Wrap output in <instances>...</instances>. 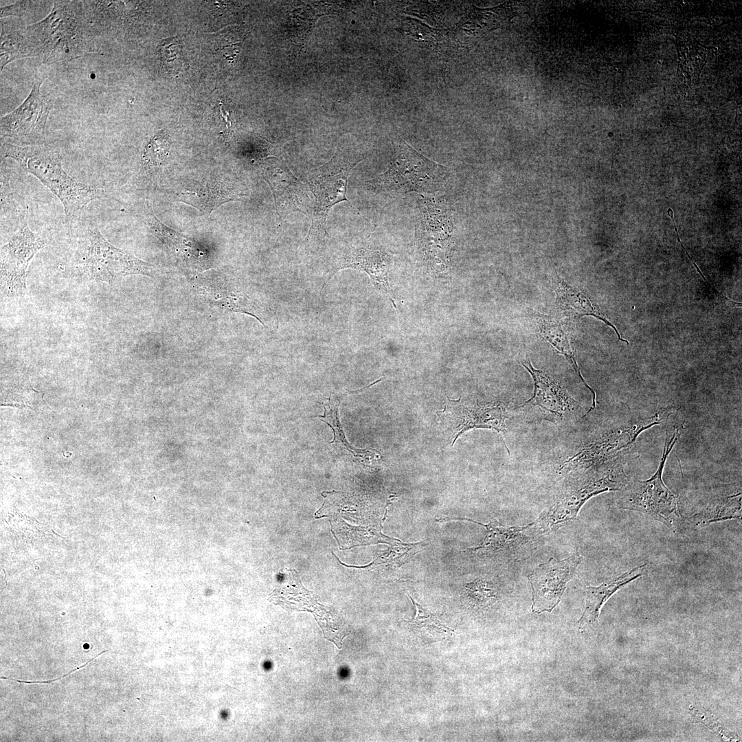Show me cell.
Here are the masks:
<instances>
[{
	"mask_svg": "<svg viewBox=\"0 0 742 742\" xmlns=\"http://www.w3.org/2000/svg\"><path fill=\"white\" fill-rule=\"evenodd\" d=\"M169 142L164 132L154 135L145 144L141 157V171L151 177L156 174L168 156Z\"/></svg>",
	"mask_w": 742,
	"mask_h": 742,
	"instance_id": "cell-26",
	"label": "cell"
},
{
	"mask_svg": "<svg viewBox=\"0 0 742 742\" xmlns=\"http://www.w3.org/2000/svg\"><path fill=\"white\" fill-rule=\"evenodd\" d=\"M407 595L416 609L414 618L411 621H407V622L413 623L418 627H426L438 632L452 631L445 625H442L438 620L436 615L431 612L426 607L422 606L416 603L409 594Z\"/></svg>",
	"mask_w": 742,
	"mask_h": 742,
	"instance_id": "cell-29",
	"label": "cell"
},
{
	"mask_svg": "<svg viewBox=\"0 0 742 742\" xmlns=\"http://www.w3.org/2000/svg\"><path fill=\"white\" fill-rule=\"evenodd\" d=\"M262 170L273 194L279 223H282L293 212L304 213L302 209L307 200L304 186L286 165L276 159L267 161Z\"/></svg>",
	"mask_w": 742,
	"mask_h": 742,
	"instance_id": "cell-15",
	"label": "cell"
},
{
	"mask_svg": "<svg viewBox=\"0 0 742 742\" xmlns=\"http://www.w3.org/2000/svg\"><path fill=\"white\" fill-rule=\"evenodd\" d=\"M452 520L469 521L482 526L486 533L477 546L465 552L475 556L502 557L506 561L528 558L536 548L543 535H546L535 520L522 526H504L493 519L487 524L469 518L440 517L437 522Z\"/></svg>",
	"mask_w": 742,
	"mask_h": 742,
	"instance_id": "cell-10",
	"label": "cell"
},
{
	"mask_svg": "<svg viewBox=\"0 0 742 742\" xmlns=\"http://www.w3.org/2000/svg\"><path fill=\"white\" fill-rule=\"evenodd\" d=\"M26 31L36 57L44 63L101 52L83 1H54L50 13Z\"/></svg>",
	"mask_w": 742,
	"mask_h": 742,
	"instance_id": "cell-1",
	"label": "cell"
},
{
	"mask_svg": "<svg viewBox=\"0 0 742 742\" xmlns=\"http://www.w3.org/2000/svg\"><path fill=\"white\" fill-rule=\"evenodd\" d=\"M539 331L541 336L549 342L559 353L563 355L568 361L570 366L574 370L577 377L592 394V407L587 410L584 416L596 407V394L584 379L581 374L580 368L577 363V356L568 335L562 327L556 322L548 319H543L539 324Z\"/></svg>",
	"mask_w": 742,
	"mask_h": 742,
	"instance_id": "cell-22",
	"label": "cell"
},
{
	"mask_svg": "<svg viewBox=\"0 0 742 742\" xmlns=\"http://www.w3.org/2000/svg\"><path fill=\"white\" fill-rule=\"evenodd\" d=\"M582 561L583 556L577 550L564 559L551 557L530 572L528 578L532 588L533 613L551 612L559 604Z\"/></svg>",
	"mask_w": 742,
	"mask_h": 742,
	"instance_id": "cell-13",
	"label": "cell"
},
{
	"mask_svg": "<svg viewBox=\"0 0 742 742\" xmlns=\"http://www.w3.org/2000/svg\"><path fill=\"white\" fill-rule=\"evenodd\" d=\"M522 366L530 374L534 382L532 396L517 406L528 418L562 425L574 419L580 409L579 403L554 379L533 367L530 361Z\"/></svg>",
	"mask_w": 742,
	"mask_h": 742,
	"instance_id": "cell-12",
	"label": "cell"
},
{
	"mask_svg": "<svg viewBox=\"0 0 742 742\" xmlns=\"http://www.w3.org/2000/svg\"><path fill=\"white\" fill-rule=\"evenodd\" d=\"M362 159L350 152L337 150L333 157L310 178L308 188L315 201L308 235L314 229L325 232L326 221L330 209L340 202L350 203L346 197L348 177Z\"/></svg>",
	"mask_w": 742,
	"mask_h": 742,
	"instance_id": "cell-9",
	"label": "cell"
},
{
	"mask_svg": "<svg viewBox=\"0 0 742 742\" xmlns=\"http://www.w3.org/2000/svg\"><path fill=\"white\" fill-rule=\"evenodd\" d=\"M582 473V478L561 491L535 519L546 535L575 519L590 498L605 492L622 491L630 482L622 462L606 470Z\"/></svg>",
	"mask_w": 742,
	"mask_h": 742,
	"instance_id": "cell-6",
	"label": "cell"
},
{
	"mask_svg": "<svg viewBox=\"0 0 742 742\" xmlns=\"http://www.w3.org/2000/svg\"><path fill=\"white\" fill-rule=\"evenodd\" d=\"M679 429L665 440L659 466L654 474L646 480L629 482L618 500L620 508L647 513L675 531L684 521L676 495L665 485L662 473L666 459L675 445Z\"/></svg>",
	"mask_w": 742,
	"mask_h": 742,
	"instance_id": "cell-7",
	"label": "cell"
},
{
	"mask_svg": "<svg viewBox=\"0 0 742 742\" xmlns=\"http://www.w3.org/2000/svg\"><path fill=\"white\" fill-rule=\"evenodd\" d=\"M741 517V493L717 499L709 503L701 511L686 517L694 527H704L711 523L739 519Z\"/></svg>",
	"mask_w": 742,
	"mask_h": 742,
	"instance_id": "cell-25",
	"label": "cell"
},
{
	"mask_svg": "<svg viewBox=\"0 0 742 742\" xmlns=\"http://www.w3.org/2000/svg\"><path fill=\"white\" fill-rule=\"evenodd\" d=\"M0 68L16 59L36 56L26 26L1 22Z\"/></svg>",
	"mask_w": 742,
	"mask_h": 742,
	"instance_id": "cell-24",
	"label": "cell"
},
{
	"mask_svg": "<svg viewBox=\"0 0 742 742\" xmlns=\"http://www.w3.org/2000/svg\"><path fill=\"white\" fill-rule=\"evenodd\" d=\"M144 210L142 217L144 223L150 229L168 250L172 251L178 258L190 261L196 265L204 257V252L191 238L184 236L162 224L154 215L149 205Z\"/></svg>",
	"mask_w": 742,
	"mask_h": 742,
	"instance_id": "cell-21",
	"label": "cell"
},
{
	"mask_svg": "<svg viewBox=\"0 0 742 742\" xmlns=\"http://www.w3.org/2000/svg\"><path fill=\"white\" fill-rule=\"evenodd\" d=\"M49 229L32 232L27 223V209L17 219L16 229L1 249V290L3 294L19 296L26 291V271L35 254L50 244Z\"/></svg>",
	"mask_w": 742,
	"mask_h": 742,
	"instance_id": "cell-8",
	"label": "cell"
},
{
	"mask_svg": "<svg viewBox=\"0 0 742 742\" xmlns=\"http://www.w3.org/2000/svg\"><path fill=\"white\" fill-rule=\"evenodd\" d=\"M245 194L219 181L207 180L178 194L179 200L205 214L231 201L240 200Z\"/></svg>",
	"mask_w": 742,
	"mask_h": 742,
	"instance_id": "cell-20",
	"label": "cell"
},
{
	"mask_svg": "<svg viewBox=\"0 0 742 742\" xmlns=\"http://www.w3.org/2000/svg\"><path fill=\"white\" fill-rule=\"evenodd\" d=\"M647 567V563H644L625 572L610 583L595 587L587 586L585 591V609L578 621L579 629L584 631L596 626L600 611L604 603L621 587L642 576Z\"/></svg>",
	"mask_w": 742,
	"mask_h": 742,
	"instance_id": "cell-19",
	"label": "cell"
},
{
	"mask_svg": "<svg viewBox=\"0 0 742 742\" xmlns=\"http://www.w3.org/2000/svg\"><path fill=\"white\" fill-rule=\"evenodd\" d=\"M392 260V256L387 251L379 248L373 247L369 243H364L357 247L351 249L343 258L340 265L326 282L337 271L344 269L352 268L363 271L371 277L379 289L383 291L390 297L394 304L393 300L390 296V287L387 281V274ZM394 306L396 308L395 305Z\"/></svg>",
	"mask_w": 742,
	"mask_h": 742,
	"instance_id": "cell-17",
	"label": "cell"
},
{
	"mask_svg": "<svg viewBox=\"0 0 742 742\" xmlns=\"http://www.w3.org/2000/svg\"><path fill=\"white\" fill-rule=\"evenodd\" d=\"M42 80L36 79L25 101L0 120L1 136L12 144L27 146L47 144L45 128L48 115L54 104L51 93L41 94Z\"/></svg>",
	"mask_w": 742,
	"mask_h": 742,
	"instance_id": "cell-11",
	"label": "cell"
},
{
	"mask_svg": "<svg viewBox=\"0 0 742 742\" xmlns=\"http://www.w3.org/2000/svg\"><path fill=\"white\" fill-rule=\"evenodd\" d=\"M394 155L383 173L363 182L370 190L383 193H434L445 185L449 168L435 162L412 148L402 138L394 141Z\"/></svg>",
	"mask_w": 742,
	"mask_h": 742,
	"instance_id": "cell-5",
	"label": "cell"
},
{
	"mask_svg": "<svg viewBox=\"0 0 742 742\" xmlns=\"http://www.w3.org/2000/svg\"><path fill=\"white\" fill-rule=\"evenodd\" d=\"M1 150L3 157L16 161L60 200L69 226L74 225L80 219L90 202L105 195L102 189L80 182L69 175L63 167L60 152L52 145L20 146L3 142Z\"/></svg>",
	"mask_w": 742,
	"mask_h": 742,
	"instance_id": "cell-2",
	"label": "cell"
},
{
	"mask_svg": "<svg viewBox=\"0 0 742 742\" xmlns=\"http://www.w3.org/2000/svg\"><path fill=\"white\" fill-rule=\"evenodd\" d=\"M74 226L77 247L73 264L81 276L110 284L128 275L154 277L155 267L111 245L95 218L84 213Z\"/></svg>",
	"mask_w": 742,
	"mask_h": 742,
	"instance_id": "cell-3",
	"label": "cell"
},
{
	"mask_svg": "<svg viewBox=\"0 0 742 742\" xmlns=\"http://www.w3.org/2000/svg\"><path fill=\"white\" fill-rule=\"evenodd\" d=\"M449 401V409L458 423L456 440L462 433L473 428L492 429L499 434L506 431L507 413L502 404L466 406L456 401Z\"/></svg>",
	"mask_w": 742,
	"mask_h": 742,
	"instance_id": "cell-18",
	"label": "cell"
},
{
	"mask_svg": "<svg viewBox=\"0 0 742 742\" xmlns=\"http://www.w3.org/2000/svg\"><path fill=\"white\" fill-rule=\"evenodd\" d=\"M298 578L295 573L294 583L279 586L271 594L270 601L286 609L313 614L325 638L341 649L342 640L348 634L339 629L337 620L332 612L319 604L313 594L306 589Z\"/></svg>",
	"mask_w": 742,
	"mask_h": 742,
	"instance_id": "cell-14",
	"label": "cell"
},
{
	"mask_svg": "<svg viewBox=\"0 0 742 742\" xmlns=\"http://www.w3.org/2000/svg\"><path fill=\"white\" fill-rule=\"evenodd\" d=\"M327 400L328 402L324 404V414L323 416H319V418H320L323 422L328 425L333 430V440L330 442V443H342L348 451H351L353 453L354 456H355V452H357V453H363V450L356 449L347 441L344 433L342 430L338 414V409L341 403V398H334V400H331V397L330 395L329 398Z\"/></svg>",
	"mask_w": 742,
	"mask_h": 742,
	"instance_id": "cell-27",
	"label": "cell"
},
{
	"mask_svg": "<svg viewBox=\"0 0 742 742\" xmlns=\"http://www.w3.org/2000/svg\"><path fill=\"white\" fill-rule=\"evenodd\" d=\"M420 208V226L418 229L421 249L431 257L434 250V260L438 262V255L443 267L447 266L451 250L450 234L451 221L445 207L431 201H423Z\"/></svg>",
	"mask_w": 742,
	"mask_h": 742,
	"instance_id": "cell-16",
	"label": "cell"
},
{
	"mask_svg": "<svg viewBox=\"0 0 742 742\" xmlns=\"http://www.w3.org/2000/svg\"><path fill=\"white\" fill-rule=\"evenodd\" d=\"M672 413V409L667 407L653 414H633L620 423L599 431L562 463L559 471H603L622 462L642 432L665 423Z\"/></svg>",
	"mask_w": 742,
	"mask_h": 742,
	"instance_id": "cell-4",
	"label": "cell"
},
{
	"mask_svg": "<svg viewBox=\"0 0 742 742\" xmlns=\"http://www.w3.org/2000/svg\"><path fill=\"white\" fill-rule=\"evenodd\" d=\"M466 599L474 607H484L493 603L497 598V591L493 584L484 579H476L464 585Z\"/></svg>",
	"mask_w": 742,
	"mask_h": 742,
	"instance_id": "cell-28",
	"label": "cell"
},
{
	"mask_svg": "<svg viewBox=\"0 0 742 742\" xmlns=\"http://www.w3.org/2000/svg\"><path fill=\"white\" fill-rule=\"evenodd\" d=\"M28 3L30 1H20L17 3L1 8V19L8 16H20L24 14L28 8Z\"/></svg>",
	"mask_w": 742,
	"mask_h": 742,
	"instance_id": "cell-30",
	"label": "cell"
},
{
	"mask_svg": "<svg viewBox=\"0 0 742 742\" xmlns=\"http://www.w3.org/2000/svg\"><path fill=\"white\" fill-rule=\"evenodd\" d=\"M558 304L563 314L570 319H574L585 315H592L614 328L618 339L627 343L622 339L614 324L601 315V313L594 308L589 299L580 290L572 286L563 280H560L558 288Z\"/></svg>",
	"mask_w": 742,
	"mask_h": 742,
	"instance_id": "cell-23",
	"label": "cell"
},
{
	"mask_svg": "<svg viewBox=\"0 0 742 742\" xmlns=\"http://www.w3.org/2000/svg\"><path fill=\"white\" fill-rule=\"evenodd\" d=\"M106 651H106V650H104V651H103L100 652V653H98V655H96L95 657H94L91 658V660H89L88 662H86V663H85V664H83V665H82V666H78V667L76 668L75 669H73V670H71V671L70 672H69V673H67L66 675H63L62 677H58V678H56V679H52V680H47V681H45V682H44V681H43V682H41V681H40V682H38V681H34V682H27V681H21V680H19V679H12V678L5 677H3V676H1V677H0V678H1V679H10V680H12V681H16V682H19V683H25V684H34V683H37V684H39V683H41H41H42V684H45V683H46V684H47V683H50V682H54V681H56V680L60 679L61 678H63V677H66V676L69 675L70 673H73V672H74V671H77V670L80 669V668H82V667L85 666H86L87 664H89V662H91V661H92L93 660H94L95 658H96L97 657H98V656H99L100 655H101V654H102L103 653H104V652H106Z\"/></svg>",
	"mask_w": 742,
	"mask_h": 742,
	"instance_id": "cell-31",
	"label": "cell"
}]
</instances>
